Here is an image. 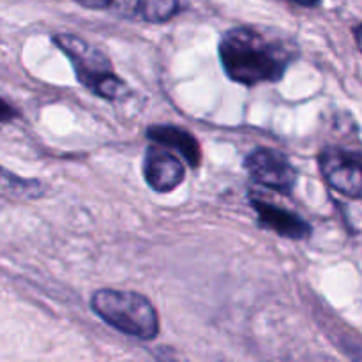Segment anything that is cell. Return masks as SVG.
Here are the masks:
<instances>
[{"mask_svg": "<svg viewBox=\"0 0 362 362\" xmlns=\"http://www.w3.org/2000/svg\"><path fill=\"white\" fill-rule=\"evenodd\" d=\"M219 60L232 81L246 87L276 83L297 57V48L253 27H233L219 39Z\"/></svg>", "mask_w": 362, "mask_h": 362, "instance_id": "cell-1", "label": "cell"}, {"mask_svg": "<svg viewBox=\"0 0 362 362\" xmlns=\"http://www.w3.org/2000/svg\"><path fill=\"white\" fill-rule=\"evenodd\" d=\"M90 308L105 324L129 338L151 341L159 334V317L151 300L129 290L103 288L94 292Z\"/></svg>", "mask_w": 362, "mask_h": 362, "instance_id": "cell-2", "label": "cell"}, {"mask_svg": "<svg viewBox=\"0 0 362 362\" xmlns=\"http://www.w3.org/2000/svg\"><path fill=\"white\" fill-rule=\"evenodd\" d=\"M53 42L69 59L76 80L98 98L120 101L131 94L129 87L113 71L108 57L76 34H55Z\"/></svg>", "mask_w": 362, "mask_h": 362, "instance_id": "cell-3", "label": "cell"}, {"mask_svg": "<svg viewBox=\"0 0 362 362\" xmlns=\"http://www.w3.org/2000/svg\"><path fill=\"white\" fill-rule=\"evenodd\" d=\"M244 170L255 182L281 194L292 193L299 177L296 166L283 152L269 147H258L250 152L244 159Z\"/></svg>", "mask_w": 362, "mask_h": 362, "instance_id": "cell-4", "label": "cell"}, {"mask_svg": "<svg viewBox=\"0 0 362 362\" xmlns=\"http://www.w3.org/2000/svg\"><path fill=\"white\" fill-rule=\"evenodd\" d=\"M362 156L359 151L325 147L318 154V166L329 186L345 197L359 200L362 194Z\"/></svg>", "mask_w": 362, "mask_h": 362, "instance_id": "cell-5", "label": "cell"}, {"mask_svg": "<svg viewBox=\"0 0 362 362\" xmlns=\"http://www.w3.org/2000/svg\"><path fill=\"white\" fill-rule=\"evenodd\" d=\"M186 168L170 148L154 144L144 156L145 182L156 193H172L182 184Z\"/></svg>", "mask_w": 362, "mask_h": 362, "instance_id": "cell-6", "label": "cell"}, {"mask_svg": "<svg viewBox=\"0 0 362 362\" xmlns=\"http://www.w3.org/2000/svg\"><path fill=\"white\" fill-rule=\"evenodd\" d=\"M251 205L257 212L258 225L264 230L274 232L278 235L286 237V239L303 240L311 235V225L293 211L279 207V205L271 204L264 198L251 197Z\"/></svg>", "mask_w": 362, "mask_h": 362, "instance_id": "cell-7", "label": "cell"}, {"mask_svg": "<svg viewBox=\"0 0 362 362\" xmlns=\"http://www.w3.org/2000/svg\"><path fill=\"white\" fill-rule=\"evenodd\" d=\"M147 138L154 144L161 145V147L172 148V151L179 152L182 156L184 161L191 166V168H198L202 163V148L197 138L186 129L179 126H151L147 129Z\"/></svg>", "mask_w": 362, "mask_h": 362, "instance_id": "cell-8", "label": "cell"}, {"mask_svg": "<svg viewBox=\"0 0 362 362\" xmlns=\"http://www.w3.org/2000/svg\"><path fill=\"white\" fill-rule=\"evenodd\" d=\"M117 11L129 20L166 23L180 13V0H113Z\"/></svg>", "mask_w": 362, "mask_h": 362, "instance_id": "cell-9", "label": "cell"}, {"mask_svg": "<svg viewBox=\"0 0 362 362\" xmlns=\"http://www.w3.org/2000/svg\"><path fill=\"white\" fill-rule=\"evenodd\" d=\"M0 187L20 197H41L42 186L39 180H25L13 175L0 166Z\"/></svg>", "mask_w": 362, "mask_h": 362, "instance_id": "cell-10", "label": "cell"}, {"mask_svg": "<svg viewBox=\"0 0 362 362\" xmlns=\"http://www.w3.org/2000/svg\"><path fill=\"white\" fill-rule=\"evenodd\" d=\"M16 117H18V112L14 110V106H11L9 103L4 101V99L0 98V124L11 122V120L16 119Z\"/></svg>", "mask_w": 362, "mask_h": 362, "instance_id": "cell-11", "label": "cell"}, {"mask_svg": "<svg viewBox=\"0 0 362 362\" xmlns=\"http://www.w3.org/2000/svg\"><path fill=\"white\" fill-rule=\"evenodd\" d=\"M74 2L87 7V9H95V11L108 9L110 6H113V0H74Z\"/></svg>", "mask_w": 362, "mask_h": 362, "instance_id": "cell-12", "label": "cell"}, {"mask_svg": "<svg viewBox=\"0 0 362 362\" xmlns=\"http://www.w3.org/2000/svg\"><path fill=\"white\" fill-rule=\"evenodd\" d=\"M292 2L300 7H318L322 0H292Z\"/></svg>", "mask_w": 362, "mask_h": 362, "instance_id": "cell-13", "label": "cell"}]
</instances>
